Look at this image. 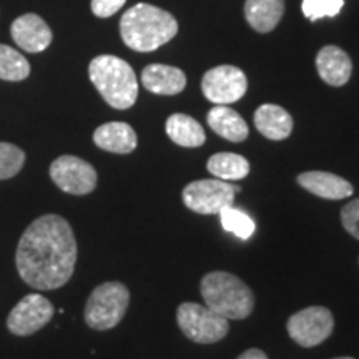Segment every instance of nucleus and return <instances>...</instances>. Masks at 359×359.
<instances>
[{"mask_svg":"<svg viewBox=\"0 0 359 359\" xmlns=\"http://www.w3.org/2000/svg\"><path fill=\"white\" fill-rule=\"evenodd\" d=\"M77 240L65 218L43 215L30 223L17 246V271L30 288L50 291L70 281L77 263Z\"/></svg>","mask_w":359,"mask_h":359,"instance_id":"nucleus-1","label":"nucleus"},{"mask_svg":"<svg viewBox=\"0 0 359 359\" xmlns=\"http://www.w3.org/2000/svg\"><path fill=\"white\" fill-rule=\"evenodd\" d=\"M178 32L172 13L150 4H137L122 15L120 35L135 52H154L168 43Z\"/></svg>","mask_w":359,"mask_h":359,"instance_id":"nucleus-2","label":"nucleus"},{"mask_svg":"<svg viewBox=\"0 0 359 359\" xmlns=\"http://www.w3.org/2000/svg\"><path fill=\"white\" fill-rule=\"evenodd\" d=\"M205 306L230 320H245L255 309V294L243 280L226 271H212L201 278Z\"/></svg>","mask_w":359,"mask_h":359,"instance_id":"nucleus-3","label":"nucleus"},{"mask_svg":"<svg viewBox=\"0 0 359 359\" xmlns=\"http://www.w3.org/2000/svg\"><path fill=\"white\" fill-rule=\"evenodd\" d=\"M88 75L103 100L114 109L127 110L137 102V75L122 58L115 55H98L90 62Z\"/></svg>","mask_w":359,"mask_h":359,"instance_id":"nucleus-4","label":"nucleus"},{"mask_svg":"<svg viewBox=\"0 0 359 359\" xmlns=\"http://www.w3.org/2000/svg\"><path fill=\"white\" fill-rule=\"evenodd\" d=\"M130 304V291L123 283L107 281L97 286L85 304V323L97 331L111 330L123 320Z\"/></svg>","mask_w":359,"mask_h":359,"instance_id":"nucleus-5","label":"nucleus"},{"mask_svg":"<svg viewBox=\"0 0 359 359\" xmlns=\"http://www.w3.org/2000/svg\"><path fill=\"white\" fill-rule=\"evenodd\" d=\"M177 323L182 333L193 343L213 344L230 331V321L213 309L198 303H182L177 309Z\"/></svg>","mask_w":359,"mask_h":359,"instance_id":"nucleus-6","label":"nucleus"},{"mask_svg":"<svg viewBox=\"0 0 359 359\" xmlns=\"http://www.w3.org/2000/svg\"><path fill=\"white\" fill-rule=\"evenodd\" d=\"M241 188L224 180H196L183 188V203L191 212L200 215H219L223 208L231 206Z\"/></svg>","mask_w":359,"mask_h":359,"instance_id":"nucleus-7","label":"nucleus"},{"mask_svg":"<svg viewBox=\"0 0 359 359\" xmlns=\"http://www.w3.org/2000/svg\"><path fill=\"white\" fill-rule=\"evenodd\" d=\"M290 338L303 348H314L333 334V313L325 306H309L294 313L286 323Z\"/></svg>","mask_w":359,"mask_h":359,"instance_id":"nucleus-8","label":"nucleus"},{"mask_svg":"<svg viewBox=\"0 0 359 359\" xmlns=\"http://www.w3.org/2000/svg\"><path fill=\"white\" fill-rule=\"evenodd\" d=\"M50 178L62 191L70 195H88L95 190V168L79 156L62 155L50 165Z\"/></svg>","mask_w":359,"mask_h":359,"instance_id":"nucleus-9","label":"nucleus"},{"mask_svg":"<svg viewBox=\"0 0 359 359\" xmlns=\"http://www.w3.org/2000/svg\"><path fill=\"white\" fill-rule=\"evenodd\" d=\"M248 88L243 70L233 65H219L208 70L201 80L203 95L215 105H230L240 100Z\"/></svg>","mask_w":359,"mask_h":359,"instance_id":"nucleus-10","label":"nucleus"},{"mask_svg":"<svg viewBox=\"0 0 359 359\" xmlns=\"http://www.w3.org/2000/svg\"><path fill=\"white\" fill-rule=\"evenodd\" d=\"M53 318V304L39 293L24 296L12 311L8 313L7 327L15 336H30L50 323Z\"/></svg>","mask_w":359,"mask_h":359,"instance_id":"nucleus-11","label":"nucleus"},{"mask_svg":"<svg viewBox=\"0 0 359 359\" xmlns=\"http://www.w3.org/2000/svg\"><path fill=\"white\" fill-rule=\"evenodd\" d=\"M12 39L22 50L29 53L43 52L52 43V30L37 13H24L13 20Z\"/></svg>","mask_w":359,"mask_h":359,"instance_id":"nucleus-12","label":"nucleus"},{"mask_svg":"<svg viewBox=\"0 0 359 359\" xmlns=\"http://www.w3.org/2000/svg\"><path fill=\"white\" fill-rule=\"evenodd\" d=\"M316 69L323 82L331 87H343L351 79L353 62L343 48L326 45L318 52Z\"/></svg>","mask_w":359,"mask_h":359,"instance_id":"nucleus-13","label":"nucleus"},{"mask_svg":"<svg viewBox=\"0 0 359 359\" xmlns=\"http://www.w3.org/2000/svg\"><path fill=\"white\" fill-rule=\"evenodd\" d=\"M299 187L325 200H344L353 195L354 188L348 180L327 172H304L296 177Z\"/></svg>","mask_w":359,"mask_h":359,"instance_id":"nucleus-14","label":"nucleus"},{"mask_svg":"<svg viewBox=\"0 0 359 359\" xmlns=\"http://www.w3.org/2000/svg\"><path fill=\"white\" fill-rule=\"evenodd\" d=\"M142 83L155 95H177L187 87V75L177 67L151 64L143 69Z\"/></svg>","mask_w":359,"mask_h":359,"instance_id":"nucleus-15","label":"nucleus"},{"mask_svg":"<svg viewBox=\"0 0 359 359\" xmlns=\"http://www.w3.org/2000/svg\"><path fill=\"white\" fill-rule=\"evenodd\" d=\"M93 143L102 150L110 154L127 155L138 145V138L135 130L125 122L103 123L93 133Z\"/></svg>","mask_w":359,"mask_h":359,"instance_id":"nucleus-16","label":"nucleus"},{"mask_svg":"<svg viewBox=\"0 0 359 359\" xmlns=\"http://www.w3.org/2000/svg\"><path fill=\"white\" fill-rule=\"evenodd\" d=\"M255 125L263 137L269 140H285L293 132V118L280 105L264 103L255 111Z\"/></svg>","mask_w":359,"mask_h":359,"instance_id":"nucleus-17","label":"nucleus"},{"mask_svg":"<svg viewBox=\"0 0 359 359\" xmlns=\"http://www.w3.org/2000/svg\"><path fill=\"white\" fill-rule=\"evenodd\" d=\"M206 122H208L210 128L224 140L240 143L248 138L250 130L243 116L226 105L213 107L206 115Z\"/></svg>","mask_w":359,"mask_h":359,"instance_id":"nucleus-18","label":"nucleus"},{"mask_svg":"<svg viewBox=\"0 0 359 359\" xmlns=\"http://www.w3.org/2000/svg\"><path fill=\"white\" fill-rule=\"evenodd\" d=\"M285 12L283 0H246L245 17L257 32H271Z\"/></svg>","mask_w":359,"mask_h":359,"instance_id":"nucleus-19","label":"nucleus"},{"mask_svg":"<svg viewBox=\"0 0 359 359\" xmlns=\"http://www.w3.org/2000/svg\"><path fill=\"white\" fill-rule=\"evenodd\" d=\"M170 140L185 148H198L206 142L205 130L195 118L185 114H173L165 125Z\"/></svg>","mask_w":359,"mask_h":359,"instance_id":"nucleus-20","label":"nucleus"},{"mask_svg":"<svg viewBox=\"0 0 359 359\" xmlns=\"http://www.w3.org/2000/svg\"><path fill=\"white\" fill-rule=\"evenodd\" d=\"M206 168H208V172L213 177H217L218 180H224V182L246 178L250 173L248 160L238 154H228V151L210 156Z\"/></svg>","mask_w":359,"mask_h":359,"instance_id":"nucleus-21","label":"nucleus"},{"mask_svg":"<svg viewBox=\"0 0 359 359\" xmlns=\"http://www.w3.org/2000/svg\"><path fill=\"white\" fill-rule=\"evenodd\" d=\"M30 75V64L27 58L8 45L0 43V80L22 82Z\"/></svg>","mask_w":359,"mask_h":359,"instance_id":"nucleus-22","label":"nucleus"},{"mask_svg":"<svg viewBox=\"0 0 359 359\" xmlns=\"http://www.w3.org/2000/svg\"><path fill=\"white\" fill-rule=\"evenodd\" d=\"M219 219H222L223 228L226 231H230L240 240H248V238L253 236L255 233V222L251 219L248 215L241 210L233 208V206H226L219 212Z\"/></svg>","mask_w":359,"mask_h":359,"instance_id":"nucleus-23","label":"nucleus"},{"mask_svg":"<svg viewBox=\"0 0 359 359\" xmlns=\"http://www.w3.org/2000/svg\"><path fill=\"white\" fill-rule=\"evenodd\" d=\"M25 163V154L22 148L12 143L0 142V180L15 177Z\"/></svg>","mask_w":359,"mask_h":359,"instance_id":"nucleus-24","label":"nucleus"},{"mask_svg":"<svg viewBox=\"0 0 359 359\" xmlns=\"http://www.w3.org/2000/svg\"><path fill=\"white\" fill-rule=\"evenodd\" d=\"M344 6V0H303L302 8L306 19L316 22L323 17H336Z\"/></svg>","mask_w":359,"mask_h":359,"instance_id":"nucleus-25","label":"nucleus"},{"mask_svg":"<svg viewBox=\"0 0 359 359\" xmlns=\"http://www.w3.org/2000/svg\"><path fill=\"white\" fill-rule=\"evenodd\" d=\"M341 223L349 235L359 240V198L349 201L341 210Z\"/></svg>","mask_w":359,"mask_h":359,"instance_id":"nucleus-26","label":"nucleus"},{"mask_svg":"<svg viewBox=\"0 0 359 359\" xmlns=\"http://www.w3.org/2000/svg\"><path fill=\"white\" fill-rule=\"evenodd\" d=\"M127 0H92V12L100 19L115 15Z\"/></svg>","mask_w":359,"mask_h":359,"instance_id":"nucleus-27","label":"nucleus"},{"mask_svg":"<svg viewBox=\"0 0 359 359\" xmlns=\"http://www.w3.org/2000/svg\"><path fill=\"white\" fill-rule=\"evenodd\" d=\"M238 359H268L266 353L262 351V349L251 348L248 351H245L241 356H238Z\"/></svg>","mask_w":359,"mask_h":359,"instance_id":"nucleus-28","label":"nucleus"},{"mask_svg":"<svg viewBox=\"0 0 359 359\" xmlns=\"http://www.w3.org/2000/svg\"><path fill=\"white\" fill-rule=\"evenodd\" d=\"M334 359H354V358H348V356H343V358H334Z\"/></svg>","mask_w":359,"mask_h":359,"instance_id":"nucleus-29","label":"nucleus"}]
</instances>
